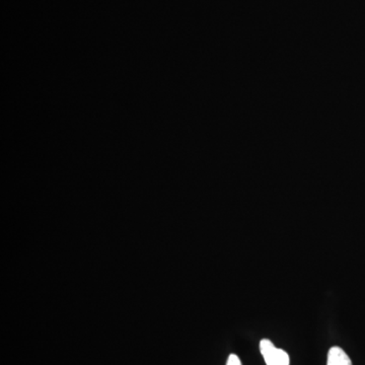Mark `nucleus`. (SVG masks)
<instances>
[{"mask_svg": "<svg viewBox=\"0 0 365 365\" xmlns=\"http://www.w3.org/2000/svg\"><path fill=\"white\" fill-rule=\"evenodd\" d=\"M260 351L267 365H289V355L279 349L270 340L263 339L260 342Z\"/></svg>", "mask_w": 365, "mask_h": 365, "instance_id": "1", "label": "nucleus"}, {"mask_svg": "<svg viewBox=\"0 0 365 365\" xmlns=\"http://www.w3.org/2000/svg\"><path fill=\"white\" fill-rule=\"evenodd\" d=\"M327 365H352V362L342 348L334 346L329 350Z\"/></svg>", "mask_w": 365, "mask_h": 365, "instance_id": "2", "label": "nucleus"}, {"mask_svg": "<svg viewBox=\"0 0 365 365\" xmlns=\"http://www.w3.org/2000/svg\"><path fill=\"white\" fill-rule=\"evenodd\" d=\"M227 365H242V361L237 357V355L230 354V357H228Z\"/></svg>", "mask_w": 365, "mask_h": 365, "instance_id": "3", "label": "nucleus"}]
</instances>
